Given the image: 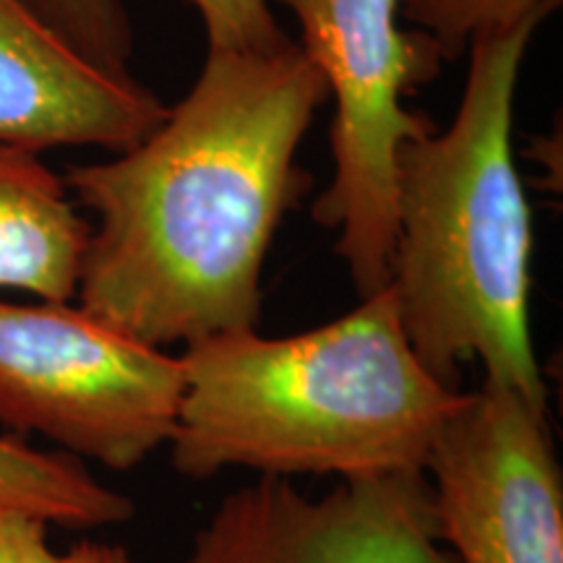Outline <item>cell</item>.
<instances>
[{
    "label": "cell",
    "mask_w": 563,
    "mask_h": 563,
    "mask_svg": "<svg viewBox=\"0 0 563 563\" xmlns=\"http://www.w3.org/2000/svg\"><path fill=\"white\" fill-rule=\"evenodd\" d=\"M167 110L133 76L76 53L26 0H0V141L32 152L104 146L125 152Z\"/></svg>",
    "instance_id": "8"
},
{
    "label": "cell",
    "mask_w": 563,
    "mask_h": 563,
    "mask_svg": "<svg viewBox=\"0 0 563 563\" xmlns=\"http://www.w3.org/2000/svg\"><path fill=\"white\" fill-rule=\"evenodd\" d=\"M561 0H399V16L433 42L441 60H456L485 34L543 21Z\"/></svg>",
    "instance_id": "11"
},
{
    "label": "cell",
    "mask_w": 563,
    "mask_h": 563,
    "mask_svg": "<svg viewBox=\"0 0 563 563\" xmlns=\"http://www.w3.org/2000/svg\"><path fill=\"white\" fill-rule=\"evenodd\" d=\"M186 378L167 355L68 302L0 300V422L133 470L170 443Z\"/></svg>",
    "instance_id": "5"
},
{
    "label": "cell",
    "mask_w": 563,
    "mask_h": 563,
    "mask_svg": "<svg viewBox=\"0 0 563 563\" xmlns=\"http://www.w3.org/2000/svg\"><path fill=\"white\" fill-rule=\"evenodd\" d=\"M47 522L0 506V563H66L47 543Z\"/></svg>",
    "instance_id": "14"
},
{
    "label": "cell",
    "mask_w": 563,
    "mask_h": 563,
    "mask_svg": "<svg viewBox=\"0 0 563 563\" xmlns=\"http://www.w3.org/2000/svg\"><path fill=\"white\" fill-rule=\"evenodd\" d=\"M186 563H456L426 470L342 477L308 498L262 477L222 498Z\"/></svg>",
    "instance_id": "7"
},
{
    "label": "cell",
    "mask_w": 563,
    "mask_h": 563,
    "mask_svg": "<svg viewBox=\"0 0 563 563\" xmlns=\"http://www.w3.org/2000/svg\"><path fill=\"white\" fill-rule=\"evenodd\" d=\"M84 58L129 76L133 34L121 0H26Z\"/></svg>",
    "instance_id": "12"
},
{
    "label": "cell",
    "mask_w": 563,
    "mask_h": 563,
    "mask_svg": "<svg viewBox=\"0 0 563 563\" xmlns=\"http://www.w3.org/2000/svg\"><path fill=\"white\" fill-rule=\"evenodd\" d=\"M540 21L470 45V74L446 131L397 154L391 282L407 342L456 389L462 363L548 415L530 327L532 209L514 162V95Z\"/></svg>",
    "instance_id": "3"
},
{
    "label": "cell",
    "mask_w": 563,
    "mask_h": 563,
    "mask_svg": "<svg viewBox=\"0 0 563 563\" xmlns=\"http://www.w3.org/2000/svg\"><path fill=\"white\" fill-rule=\"evenodd\" d=\"M327 97L292 40L209 51L141 144L70 167L63 183L97 217L76 287L84 311L159 350L256 329L272 238L311 188L295 154Z\"/></svg>",
    "instance_id": "1"
},
{
    "label": "cell",
    "mask_w": 563,
    "mask_h": 563,
    "mask_svg": "<svg viewBox=\"0 0 563 563\" xmlns=\"http://www.w3.org/2000/svg\"><path fill=\"white\" fill-rule=\"evenodd\" d=\"M0 506L68 530L125 525L136 504L95 481L79 460L32 449L19 435H0Z\"/></svg>",
    "instance_id": "10"
},
{
    "label": "cell",
    "mask_w": 563,
    "mask_h": 563,
    "mask_svg": "<svg viewBox=\"0 0 563 563\" xmlns=\"http://www.w3.org/2000/svg\"><path fill=\"white\" fill-rule=\"evenodd\" d=\"M89 232L40 152L0 141V290L74 300Z\"/></svg>",
    "instance_id": "9"
},
{
    "label": "cell",
    "mask_w": 563,
    "mask_h": 563,
    "mask_svg": "<svg viewBox=\"0 0 563 563\" xmlns=\"http://www.w3.org/2000/svg\"><path fill=\"white\" fill-rule=\"evenodd\" d=\"M188 3L201 13L209 34V51L272 53L290 42L274 21L266 0H188Z\"/></svg>",
    "instance_id": "13"
},
{
    "label": "cell",
    "mask_w": 563,
    "mask_h": 563,
    "mask_svg": "<svg viewBox=\"0 0 563 563\" xmlns=\"http://www.w3.org/2000/svg\"><path fill=\"white\" fill-rule=\"evenodd\" d=\"M456 563H563V477L548 415L504 386L464 394L426 462Z\"/></svg>",
    "instance_id": "6"
},
{
    "label": "cell",
    "mask_w": 563,
    "mask_h": 563,
    "mask_svg": "<svg viewBox=\"0 0 563 563\" xmlns=\"http://www.w3.org/2000/svg\"><path fill=\"white\" fill-rule=\"evenodd\" d=\"M63 559L66 563H136L123 548L95 543V540H81L68 553H63Z\"/></svg>",
    "instance_id": "15"
},
{
    "label": "cell",
    "mask_w": 563,
    "mask_h": 563,
    "mask_svg": "<svg viewBox=\"0 0 563 563\" xmlns=\"http://www.w3.org/2000/svg\"><path fill=\"white\" fill-rule=\"evenodd\" d=\"M170 439L191 481L224 470L266 477L426 470L464 394L449 389L407 342L391 287L355 311L292 336L256 329L188 344Z\"/></svg>",
    "instance_id": "2"
},
{
    "label": "cell",
    "mask_w": 563,
    "mask_h": 563,
    "mask_svg": "<svg viewBox=\"0 0 563 563\" xmlns=\"http://www.w3.org/2000/svg\"><path fill=\"white\" fill-rule=\"evenodd\" d=\"M302 30V53L334 95V180L313 203V220L336 230L334 251L361 298L391 282L397 241V154L431 133V118L402 108L431 84L441 55L422 32L397 26L399 0H277Z\"/></svg>",
    "instance_id": "4"
}]
</instances>
